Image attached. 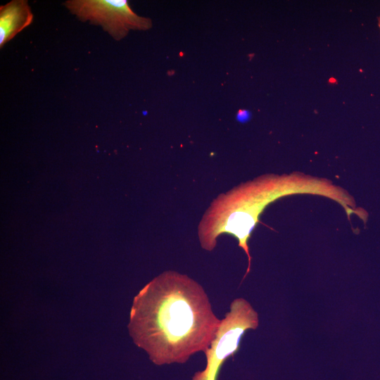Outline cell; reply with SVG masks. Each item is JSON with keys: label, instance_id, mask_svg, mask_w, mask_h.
<instances>
[{"label": "cell", "instance_id": "obj_1", "mask_svg": "<svg viewBox=\"0 0 380 380\" xmlns=\"http://www.w3.org/2000/svg\"><path fill=\"white\" fill-rule=\"evenodd\" d=\"M221 323L196 281L165 271L134 298L128 331L156 365L185 363L205 352Z\"/></svg>", "mask_w": 380, "mask_h": 380}, {"label": "cell", "instance_id": "obj_2", "mask_svg": "<svg viewBox=\"0 0 380 380\" xmlns=\"http://www.w3.org/2000/svg\"><path fill=\"white\" fill-rule=\"evenodd\" d=\"M303 194L322 196L336 201L348 217L355 213L354 198L346 190L327 179L301 172L265 175L241 184L219 195L212 202L198 226L201 246L211 251L216 246L220 234L234 236L248 257L243 280L251 265L248 239L259 222L260 214L270 203L279 198Z\"/></svg>", "mask_w": 380, "mask_h": 380}, {"label": "cell", "instance_id": "obj_3", "mask_svg": "<svg viewBox=\"0 0 380 380\" xmlns=\"http://www.w3.org/2000/svg\"><path fill=\"white\" fill-rule=\"evenodd\" d=\"M258 323L257 312L246 299L233 300L229 311L221 319L215 338L204 352L207 360L205 368L196 372L191 380H217L225 360L239 350L243 335L248 329H255Z\"/></svg>", "mask_w": 380, "mask_h": 380}, {"label": "cell", "instance_id": "obj_4", "mask_svg": "<svg viewBox=\"0 0 380 380\" xmlns=\"http://www.w3.org/2000/svg\"><path fill=\"white\" fill-rule=\"evenodd\" d=\"M63 4L79 20L101 26L117 41L130 30L152 27L151 20L134 13L126 0H68Z\"/></svg>", "mask_w": 380, "mask_h": 380}, {"label": "cell", "instance_id": "obj_5", "mask_svg": "<svg viewBox=\"0 0 380 380\" xmlns=\"http://www.w3.org/2000/svg\"><path fill=\"white\" fill-rule=\"evenodd\" d=\"M34 15L27 0H12L0 6V47L28 27Z\"/></svg>", "mask_w": 380, "mask_h": 380}, {"label": "cell", "instance_id": "obj_6", "mask_svg": "<svg viewBox=\"0 0 380 380\" xmlns=\"http://www.w3.org/2000/svg\"><path fill=\"white\" fill-rule=\"evenodd\" d=\"M247 116H248V111L240 110L237 114V118L239 120H246Z\"/></svg>", "mask_w": 380, "mask_h": 380}]
</instances>
